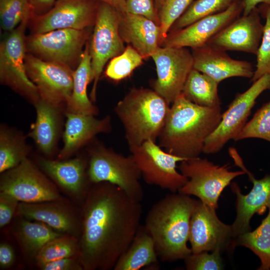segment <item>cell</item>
I'll list each match as a JSON object with an SVG mask.
<instances>
[{"label": "cell", "instance_id": "obj_1", "mask_svg": "<svg viewBox=\"0 0 270 270\" xmlns=\"http://www.w3.org/2000/svg\"><path fill=\"white\" fill-rule=\"evenodd\" d=\"M79 260L84 270H110L140 226L141 202L108 182L92 184L80 206Z\"/></svg>", "mask_w": 270, "mask_h": 270}, {"label": "cell", "instance_id": "obj_2", "mask_svg": "<svg viewBox=\"0 0 270 270\" xmlns=\"http://www.w3.org/2000/svg\"><path fill=\"white\" fill-rule=\"evenodd\" d=\"M222 116L220 106H198L181 92L172 104L158 138L166 152L186 160L200 157L205 142Z\"/></svg>", "mask_w": 270, "mask_h": 270}, {"label": "cell", "instance_id": "obj_3", "mask_svg": "<svg viewBox=\"0 0 270 270\" xmlns=\"http://www.w3.org/2000/svg\"><path fill=\"white\" fill-rule=\"evenodd\" d=\"M198 200L180 192L166 196L148 210L144 226L162 262L184 260L192 253L188 246L190 220Z\"/></svg>", "mask_w": 270, "mask_h": 270}, {"label": "cell", "instance_id": "obj_4", "mask_svg": "<svg viewBox=\"0 0 270 270\" xmlns=\"http://www.w3.org/2000/svg\"><path fill=\"white\" fill-rule=\"evenodd\" d=\"M170 104L153 89L144 88H132L118 102L114 110L130 149L148 140L156 141L164 126Z\"/></svg>", "mask_w": 270, "mask_h": 270}, {"label": "cell", "instance_id": "obj_5", "mask_svg": "<svg viewBox=\"0 0 270 270\" xmlns=\"http://www.w3.org/2000/svg\"><path fill=\"white\" fill-rule=\"evenodd\" d=\"M88 174L92 184L108 182L141 202L144 192L141 173L132 155L128 156L100 146L89 150Z\"/></svg>", "mask_w": 270, "mask_h": 270}, {"label": "cell", "instance_id": "obj_6", "mask_svg": "<svg viewBox=\"0 0 270 270\" xmlns=\"http://www.w3.org/2000/svg\"><path fill=\"white\" fill-rule=\"evenodd\" d=\"M178 168L188 180L178 192L196 196L216 210L224 190L234 178L246 174L242 170H230L228 164L219 166L200 157L183 160Z\"/></svg>", "mask_w": 270, "mask_h": 270}, {"label": "cell", "instance_id": "obj_7", "mask_svg": "<svg viewBox=\"0 0 270 270\" xmlns=\"http://www.w3.org/2000/svg\"><path fill=\"white\" fill-rule=\"evenodd\" d=\"M92 28L30 34L26 36V52L44 60L62 64L74 70L90 38Z\"/></svg>", "mask_w": 270, "mask_h": 270}, {"label": "cell", "instance_id": "obj_8", "mask_svg": "<svg viewBox=\"0 0 270 270\" xmlns=\"http://www.w3.org/2000/svg\"><path fill=\"white\" fill-rule=\"evenodd\" d=\"M120 12L110 5L98 2L95 23L90 39L94 84L91 100H96L98 82L106 62L126 47L119 32Z\"/></svg>", "mask_w": 270, "mask_h": 270}, {"label": "cell", "instance_id": "obj_9", "mask_svg": "<svg viewBox=\"0 0 270 270\" xmlns=\"http://www.w3.org/2000/svg\"><path fill=\"white\" fill-rule=\"evenodd\" d=\"M30 21L20 23L8 32L0 44V82L34 104L40 98L38 90L27 75L25 66V32Z\"/></svg>", "mask_w": 270, "mask_h": 270}, {"label": "cell", "instance_id": "obj_10", "mask_svg": "<svg viewBox=\"0 0 270 270\" xmlns=\"http://www.w3.org/2000/svg\"><path fill=\"white\" fill-rule=\"evenodd\" d=\"M130 150L148 184L176 193L187 182L188 178L177 170V163L186 160L162 150L155 141L146 140Z\"/></svg>", "mask_w": 270, "mask_h": 270}, {"label": "cell", "instance_id": "obj_11", "mask_svg": "<svg viewBox=\"0 0 270 270\" xmlns=\"http://www.w3.org/2000/svg\"><path fill=\"white\" fill-rule=\"evenodd\" d=\"M270 90V76L264 75L253 82L245 92L237 94L222 114L217 128L206 138L203 153L218 152L229 140H234L247 122L258 98Z\"/></svg>", "mask_w": 270, "mask_h": 270}, {"label": "cell", "instance_id": "obj_12", "mask_svg": "<svg viewBox=\"0 0 270 270\" xmlns=\"http://www.w3.org/2000/svg\"><path fill=\"white\" fill-rule=\"evenodd\" d=\"M1 174L0 192L12 195L20 202L34 203L63 198L55 184L28 158Z\"/></svg>", "mask_w": 270, "mask_h": 270}, {"label": "cell", "instance_id": "obj_13", "mask_svg": "<svg viewBox=\"0 0 270 270\" xmlns=\"http://www.w3.org/2000/svg\"><path fill=\"white\" fill-rule=\"evenodd\" d=\"M228 154L236 166L247 174L252 188L246 194H242L238 185L232 182L231 190L236 196V218L231 224L235 239L239 235L250 230V222L255 214H263L270 208V175L257 179L246 166L242 158L234 148L228 149Z\"/></svg>", "mask_w": 270, "mask_h": 270}, {"label": "cell", "instance_id": "obj_14", "mask_svg": "<svg viewBox=\"0 0 270 270\" xmlns=\"http://www.w3.org/2000/svg\"><path fill=\"white\" fill-rule=\"evenodd\" d=\"M151 58L157 74L153 90L168 104H172L182 92L193 69L192 52L186 48L159 46Z\"/></svg>", "mask_w": 270, "mask_h": 270}, {"label": "cell", "instance_id": "obj_15", "mask_svg": "<svg viewBox=\"0 0 270 270\" xmlns=\"http://www.w3.org/2000/svg\"><path fill=\"white\" fill-rule=\"evenodd\" d=\"M25 66L27 75L36 86L40 98L59 106L67 102L72 90L73 69L28 53L25 56Z\"/></svg>", "mask_w": 270, "mask_h": 270}, {"label": "cell", "instance_id": "obj_16", "mask_svg": "<svg viewBox=\"0 0 270 270\" xmlns=\"http://www.w3.org/2000/svg\"><path fill=\"white\" fill-rule=\"evenodd\" d=\"M234 240L232 225L221 221L216 209L198 200L190 220L188 242L192 253L234 249Z\"/></svg>", "mask_w": 270, "mask_h": 270}, {"label": "cell", "instance_id": "obj_17", "mask_svg": "<svg viewBox=\"0 0 270 270\" xmlns=\"http://www.w3.org/2000/svg\"><path fill=\"white\" fill-rule=\"evenodd\" d=\"M98 4V2L90 0H56L46 13L34 16L28 27L32 34L92 28L95 23Z\"/></svg>", "mask_w": 270, "mask_h": 270}, {"label": "cell", "instance_id": "obj_18", "mask_svg": "<svg viewBox=\"0 0 270 270\" xmlns=\"http://www.w3.org/2000/svg\"><path fill=\"white\" fill-rule=\"evenodd\" d=\"M17 216L42 222L56 232L79 239L81 208L74 202L61 199L34 203L20 202Z\"/></svg>", "mask_w": 270, "mask_h": 270}, {"label": "cell", "instance_id": "obj_19", "mask_svg": "<svg viewBox=\"0 0 270 270\" xmlns=\"http://www.w3.org/2000/svg\"><path fill=\"white\" fill-rule=\"evenodd\" d=\"M242 0H237L226 10L204 17L180 30L168 32L160 46H202L242 13Z\"/></svg>", "mask_w": 270, "mask_h": 270}, {"label": "cell", "instance_id": "obj_20", "mask_svg": "<svg viewBox=\"0 0 270 270\" xmlns=\"http://www.w3.org/2000/svg\"><path fill=\"white\" fill-rule=\"evenodd\" d=\"M38 163L57 187L81 206L92 184L88 174V160L80 157L62 160L40 158Z\"/></svg>", "mask_w": 270, "mask_h": 270}, {"label": "cell", "instance_id": "obj_21", "mask_svg": "<svg viewBox=\"0 0 270 270\" xmlns=\"http://www.w3.org/2000/svg\"><path fill=\"white\" fill-rule=\"evenodd\" d=\"M264 24L258 8L240 16L212 38L206 44L224 51H240L256 54L261 42Z\"/></svg>", "mask_w": 270, "mask_h": 270}, {"label": "cell", "instance_id": "obj_22", "mask_svg": "<svg viewBox=\"0 0 270 270\" xmlns=\"http://www.w3.org/2000/svg\"><path fill=\"white\" fill-rule=\"evenodd\" d=\"M193 68L217 82L232 77L252 78L254 70L252 63L230 58L226 51L208 44L192 49Z\"/></svg>", "mask_w": 270, "mask_h": 270}, {"label": "cell", "instance_id": "obj_23", "mask_svg": "<svg viewBox=\"0 0 270 270\" xmlns=\"http://www.w3.org/2000/svg\"><path fill=\"white\" fill-rule=\"evenodd\" d=\"M95 116L66 112V120L63 134L64 146L58 155L60 160L69 158L96 134L110 131V118L98 119Z\"/></svg>", "mask_w": 270, "mask_h": 270}, {"label": "cell", "instance_id": "obj_24", "mask_svg": "<svg viewBox=\"0 0 270 270\" xmlns=\"http://www.w3.org/2000/svg\"><path fill=\"white\" fill-rule=\"evenodd\" d=\"M118 28L124 42L132 46L144 59L151 57L160 46V26L146 17L120 12Z\"/></svg>", "mask_w": 270, "mask_h": 270}, {"label": "cell", "instance_id": "obj_25", "mask_svg": "<svg viewBox=\"0 0 270 270\" xmlns=\"http://www.w3.org/2000/svg\"><path fill=\"white\" fill-rule=\"evenodd\" d=\"M36 120L31 128L29 136L40 150L46 156L51 155L57 142L60 127L59 107L40 98L34 104Z\"/></svg>", "mask_w": 270, "mask_h": 270}, {"label": "cell", "instance_id": "obj_26", "mask_svg": "<svg viewBox=\"0 0 270 270\" xmlns=\"http://www.w3.org/2000/svg\"><path fill=\"white\" fill-rule=\"evenodd\" d=\"M14 224L12 232L24 257L34 260L40 249L49 241L64 234L48 225L20 216Z\"/></svg>", "mask_w": 270, "mask_h": 270}, {"label": "cell", "instance_id": "obj_27", "mask_svg": "<svg viewBox=\"0 0 270 270\" xmlns=\"http://www.w3.org/2000/svg\"><path fill=\"white\" fill-rule=\"evenodd\" d=\"M90 40L86 42L80 62L74 70L71 96L66 103L67 112L96 116L98 109L87 94L88 86L93 80Z\"/></svg>", "mask_w": 270, "mask_h": 270}, {"label": "cell", "instance_id": "obj_28", "mask_svg": "<svg viewBox=\"0 0 270 270\" xmlns=\"http://www.w3.org/2000/svg\"><path fill=\"white\" fill-rule=\"evenodd\" d=\"M152 238L140 225L130 244L116 262L114 270H139L158 264Z\"/></svg>", "mask_w": 270, "mask_h": 270}, {"label": "cell", "instance_id": "obj_29", "mask_svg": "<svg viewBox=\"0 0 270 270\" xmlns=\"http://www.w3.org/2000/svg\"><path fill=\"white\" fill-rule=\"evenodd\" d=\"M218 84L208 76L193 68L182 92L187 99L198 106L208 108L220 106Z\"/></svg>", "mask_w": 270, "mask_h": 270}, {"label": "cell", "instance_id": "obj_30", "mask_svg": "<svg viewBox=\"0 0 270 270\" xmlns=\"http://www.w3.org/2000/svg\"><path fill=\"white\" fill-rule=\"evenodd\" d=\"M238 246L250 249L259 258L260 264L258 270H270V208L258 227L234 239V247Z\"/></svg>", "mask_w": 270, "mask_h": 270}, {"label": "cell", "instance_id": "obj_31", "mask_svg": "<svg viewBox=\"0 0 270 270\" xmlns=\"http://www.w3.org/2000/svg\"><path fill=\"white\" fill-rule=\"evenodd\" d=\"M29 152L22 136L6 129L0 132V172L11 169L22 162Z\"/></svg>", "mask_w": 270, "mask_h": 270}, {"label": "cell", "instance_id": "obj_32", "mask_svg": "<svg viewBox=\"0 0 270 270\" xmlns=\"http://www.w3.org/2000/svg\"><path fill=\"white\" fill-rule=\"evenodd\" d=\"M78 238L63 234L47 242L39 251L35 260L38 267L58 259L79 256Z\"/></svg>", "mask_w": 270, "mask_h": 270}, {"label": "cell", "instance_id": "obj_33", "mask_svg": "<svg viewBox=\"0 0 270 270\" xmlns=\"http://www.w3.org/2000/svg\"><path fill=\"white\" fill-rule=\"evenodd\" d=\"M237 0H196L174 23L170 32L182 28L204 17L226 10Z\"/></svg>", "mask_w": 270, "mask_h": 270}, {"label": "cell", "instance_id": "obj_34", "mask_svg": "<svg viewBox=\"0 0 270 270\" xmlns=\"http://www.w3.org/2000/svg\"><path fill=\"white\" fill-rule=\"evenodd\" d=\"M144 59L136 50L128 45L122 54L110 60L104 74L114 81L121 80L129 76L136 68L142 65Z\"/></svg>", "mask_w": 270, "mask_h": 270}, {"label": "cell", "instance_id": "obj_35", "mask_svg": "<svg viewBox=\"0 0 270 270\" xmlns=\"http://www.w3.org/2000/svg\"><path fill=\"white\" fill-rule=\"evenodd\" d=\"M34 14L28 0H0L2 28L8 32L22 22L30 21Z\"/></svg>", "mask_w": 270, "mask_h": 270}, {"label": "cell", "instance_id": "obj_36", "mask_svg": "<svg viewBox=\"0 0 270 270\" xmlns=\"http://www.w3.org/2000/svg\"><path fill=\"white\" fill-rule=\"evenodd\" d=\"M256 138L270 142V100L259 108L235 139Z\"/></svg>", "mask_w": 270, "mask_h": 270}, {"label": "cell", "instance_id": "obj_37", "mask_svg": "<svg viewBox=\"0 0 270 270\" xmlns=\"http://www.w3.org/2000/svg\"><path fill=\"white\" fill-rule=\"evenodd\" d=\"M266 18L261 42L256 56V70L251 82H254L264 75L270 76V6L262 4L258 8Z\"/></svg>", "mask_w": 270, "mask_h": 270}, {"label": "cell", "instance_id": "obj_38", "mask_svg": "<svg viewBox=\"0 0 270 270\" xmlns=\"http://www.w3.org/2000/svg\"><path fill=\"white\" fill-rule=\"evenodd\" d=\"M192 2V0H163L158 13L161 29L160 46L172 25Z\"/></svg>", "mask_w": 270, "mask_h": 270}, {"label": "cell", "instance_id": "obj_39", "mask_svg": "<svg viewBox=\"0 0 270 270\" xmlns=\"http://www.w3.org/2000/svg\"><path fill=\"white\" fill-rule=\"evenodd\" d=\"M222 250L217 248L211 253L202 252L192 253L184 260L188 270H220L224 269Z\"/></svg>", "mask_w": 270, "mask_h": 270}, {"label": "cell", "instance_id": "obj_40", "mask_svg": "<svg viewBox=\"0 0 270 270\" xmlns=\"http://www.w3.org/2000/svg\"><path fill=\"white\" fill-rule=\"evenodd\" d=\"M126 12L146 17L160 25L154 0H126Z\"/></svg>", "mask_w": 270, "mask_h": 270}, {"label": "cell", "instance_id": "obj_41", "mask_svg": "<svg viewBox=\"0 0 270 270\" xmlns=\"http://www.w3.org/2000/svg\"><path fill=\"white\" fill-rule=\"evenodd\" d=\"M20 202L12 195L0 192V227L2 228L16 214Z\"/></svg>", "mask_w": 270, "mask_h": 270}, {"label": "cell", "instance_id": "obj_42", "mask_svg": "<svg viewBox=\"0 0 270 270\" xmlns=\"http://www.w3.org/2000/svg\"><path fill=\"white\" fill-rule=\"evenodd\" d=\"M41 270H84L78 256L58 259L39 266Z\"/></svg>", "mask_w": 270, "mask_h": 270}, {"label": "cell", "instance_id": "obj_43", "mask_svg": "<svg viewBox=\"0 0 270 270\" xmlns=\"http://www.w3.org/2000/svg\"><path fill=\"white\" fill-rule=\"evenodd\" d=\"M15 253L12 246L8 242L0 244V268L6 269L11 267L15 261Z\"/></svg>", "mask_w": 270, "mask_h": 270}, {"label": "cell", "instance_id": "obj_44", "mask_svg": "<svg viewBox=\"0 0 270 270\" xmlns=\"http://www.w3.org/2000/svg\"><path fill=\"white\" fill-rule=\"evenodd\" d=\"M34 16L46 13L54 6L56 0H28Z\"/></svg>", "mask_w": 270, "mask_h": 270}, {"label": "cell", "instance_id": "obj_45", "mask_svg": "<svg viewBox=\"0 0 270 270\" xmlns=\"http://www.w3.org/2000/svg\"><path fill=\"white\" fill-rule=\"evenodd\" d=\"M270 6V0H242L243 15L248 14L259 4Z\"/></svg>", "mask_w": 270, "mask_h": 270}, {"label": "cell", "instance_id": "obj_46", "mask_svg": "<svg viewBox=\"0 0 270 270\" xmlns=\"http://www.w3.org/2000/svg\"><path fill=\"white\" fill-rule=\"evenodd\" d=\"M98 2H102L108 4L119 12L123 13L126 12V0H90Z\"/></svg>", "mask_w": 270, "mask_h": 270}, {"label": "cell", "instance_id": "obj_47", "mask_svg": "<svg viewBox=\"0 0 270 270\" xmlns=\"http://www.w3.org/2000/svg\"><path fill=\"white\" fill-rule=\"evenodd\" d=\"M163 0H154L156 10L158 13Z\"/></svg>", "mask_w": 270, "mask_h": 270}]
</instances>
